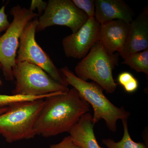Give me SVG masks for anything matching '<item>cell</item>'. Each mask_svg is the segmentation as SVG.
I'll list each match as a JSON object with an SVG mask.
<instances>
[{"instance_id": "603a6c76", "label": "cell", "mask_w": 148, "mask_h": 148, "mask_svg": "<svg viewBox=\"0 0 148 148\" xmlns=\"http://www.w3.org/2000/svg\"><path fill=\"white\" fill-rule=\"evenodd\" d=\"M8 110V106H0V116Z\"/></svg>"}, {"instance_id": "7402d4cb", "label": "cell", "mask_w": 148, "mask_h": 148, "mask_svg": "<svg viewBox=\"0 0 148 148\" xmlns=\"http://www.w3.org/2000/svg\"><path fill=\"white\" fill-rule=\"evenodd\" d=\"M134 77L132 74L129 72H123L119 75L117 79L118 82L122 86H123Z\"/></svg>"}, {"instance_id": "d6986e66", "label": "cell", "mask_w": 148, "mask_h": 148, "mask_svg": "<svg viewBox=\"0 0 148 148\" xmlns=\"http://www.w3.org/2000/svg\"><path fill=\"white\" fill-rule=\"evenodd\" d=\"M6 6L5 5L0 8V37L1 33L6 31L10 25L8 15L5 13Z\"/></svg>"}, {"instance_id": "7c38bea8", "label": "cell", "mask_w": 148, "mask_h": 148, "mask_svg": "<svg viewBox=\"0 0 148 148\" xmlns=\"http://www.w3.org/2000/svg\"><path fill=\"white\" fill-rule=\"evenodd\" d=\"M95 18L100 25L114 20L130 24L135 12L123 0H94Z\"/></svg>"}, {"instance_id": "277c9868", "label": "cell", "mask_w": 148, "mask_h": 148, "mask_svg": "<svg viewBox=\"0 0 148 148\" xmlns=\"http://www.w3.org/2000/svg\"><path fill=\"white\" fill-rule=\"evenodd\" d=\"M119 53L109 54L98 40L85 57L75 68V75L80 79L91 80L107 93H112L117 87L113 71L118 65Z\"/></svg>"}, {"instance_id": "5bb4252c", "label": "cell", "mask_w": 148, "mask_h": 148, "mask_svg": "<svg viewBox=\"0 0 148 148\" xmlns=\"http://www.w3.org/2000/svg\"><path fill=\"white\" fill-rule=\"evenodd\" d=\"M122 122L124 132L121 140L116 142L110 138L103 139V145L108 148H148L145 143H136L132 140L128 131L127 119L123 120Z\"/></svg>"}, {"instance_id": "4fadbf2b", "label": "cell", "mask_w": 148, "mask_h": 148, "mask_svg": "<svg viewBox=\"0 0 148 148\" xmlns=\"http://www.w3.org/2000/svg\"><path fill=\"white\" fill-rule=\"evenodd\" d=\"M92 117L89 112L85 114L69 131L74 143L82 148H103L96 140Z\"/></svg>"}, {"instance_id": "8992f818", "label": "cell", "mask_w": 148, "mask_h": 148, "mask_svg": "<svg viewBox=\"0 0 148 148\" xmlns=\"http://www.w3.org/2000/svg\"><path fill=\"white\" fill-rule=\"evenodd\" d=\"M10 14L13 20L0 37V67L5 79L12 81L20 37L26 26L38 14L18 5L11 8Z\"/></svg>"}, {"instance_id": "52a82bcc", "label": "cell", "mask_w": 148, "mask_h": 148, "mask_svg": "<svg viewBox=\"0 0 148 148\" xmlns=\"http://www.w3.org/2000/svg\"><path fill=\"white\" fill-rule=\"evenodd\" d=\"M37 20L36 18L26 26L19 39L16 62H27L38 66L59 83L68 86L66 78L36 40Z\"/></svg>"}, {"instance_id": "6da1fadb", "label": "cell", "mask_w": 148, "mask_h": 148, "mask_svg": "<svg viewBox=\"0 0 148 148\" xmlns=\"http://www.w3.org/2000/svg\"><path fill=\"white\" fill-rule=\"evenodd\" d=\"M45 103L36 121V135L45 138L69 132L82 116L90 110V105L75 88L58 92L45 98Z\"/></svg>"}, {"instance_id": "8fae6325", "label": "cell", "mask_w": 148, "mask_h": 148, "mask_svg": "<svg viewBox=\"0 0 148 148\" xmlns=\"http://www.w3.org/2000/svg\"><path fill=\"white\" fill-rule=\"evenodd\" d=\"M130 24L114 20L100 25L98 40L109 54L123 50L129 32Z\"/></svg>"}, {"instance_id": "ac0fdd59", "label": "cell", "mask_w": 148, "mask_h": 148, "mask_svg": "<svg viewBox=\"0 0 148 148\" xmlns=\"http://www.w3.org/2000/svg\"><path fill=\"white\" fill-rule=\"evenodd\" d=\"M49 148H82L74 143L69 135L65 137L60 143L51 145Z\"/></svg>"}, {"instance_id": "9a60e30c", "label": "cell", "mask_w": 148, "mask_h": 148, "mask_svg": "<svg viewBox=\"0 0 148 148\" xmlns=\"http://www.w3.org/2000/svg\"><path fill=\"white\" fill-rule=\"evenodd\" d=\"M122 63L129 66L138 73H143L148 75V49L132 53Z\"/></svg>"}, {"instance_id": "ffe728a7", "label": "cell", "mask_w": 148, "mask_h": 148, "mask_svg": "<svg viewBox=\"0 0 148 148\" xmlns=\"http://www.w3.org/2000/svg\"><path fill=\"white\" fill-rule=\"evenodd\" d=\"M47 5V3L42 0H33L31 2L29 10L34 12L35 10H38L40 14L42 13L43 11L45 10Z\"/></svg>"}, {"instance_id": "cb8c5ba5", "label": "cell", "mask_w": 148, "mask_h": 148, "mask_svg": "<svg viewBox=\"0 0 148 148\" xmlns=\"http://www.w3.org/2000/svg\"><path fill=\"white\" fill-rule=\"evenodd\" d=\"M1 84H2L1 81V79H0V86H1Z\"/></svg>"}, {"instance_id": "30bf717a", "label": "cell", "mask_w": 148, "mask_h": 148, "mask_svg": "<svg viewBox=\"0 0 148 148\" xmlns=\"http://www.w3.org/2000/svg\"><path fill=\"white\" fill-rule=\"evenodd\" d=\"M148 49V8H144L130 24L127 40L119 56L123 59L132 53Z\"/></svg>"}, {"instance_id": "ba28073f", "label": "cell", "mask_w": 148, "mask_h": 148, "mask_svg": "<svg viewBox=\"0 0 148 148\" xmlns=\"http://www.w3.org/2000/svg\"><path fill=\"white\" fill-rule=\"evenodd\" d=\"M87 15L72 0H49L42 15L37 20L36 32L51 26H66L73 33L77 32L88 19Z\"/></svg>"}, {"instance_id": "44dd1931", "label": "cell", "mask_w": 148, "mask_h": 148, "mask_svg": "<svg viewBox=\"0 0 148 148\" xmlns=\"http://www.w3.org/2000/svg\"><path fill=\"white\" fill-rule=\"evenodd\" d=\"M139 86L138 80L134 77L131 80L125 85L123 87L126 92L128 93H132L138 89Z\"/></svg>"}, {"instance_id": "2e32d148", "label": "cell", "mask_w": 148, "mask_h": 148, "mask_svg": "<svg viewBox=\"0 0 148 148\" xmlns=\"http://www.w3.org/2000/svg\"><path fill=\"white\" fill-rule=\"evenodd\" d=\"M48 96H32L25 95H3L0 94V106H8L17 102L34 101L38 99H45Z\"/></svg>"}, {"instance_id": "9c48e42d", "label": "cell", "mask_w": 148, "mask_h": 148, "mask_svg": "<svg viewBox=\"0 0 148 148\" xmlns=\"http://www.w3.org/2000/svg\"><path fill=\"white\" fill-rule=\"evenodd\" d=\"M100 24L95 17L88 18L77 32L63 39L62 45L66 57L82 59L98 40Z\"/></svg>"}, {"instance_id": "3957f363", "label": "cell", "mask_w": 148, "mask_h": 148, "mask_svg": "<svg viewBox=\"0 0 148 148\" xmlns=\"http://www.w3.org/2000/svg\"><path fill=\"white\" fill-rule=\"evenodd\" d=\"M45 99L17 102L0 116V135L9 143L34 138V125L45 106Z\"/></svg>"}, {"instance_id": "5b68a950", "label": "cell", "mask_w": 148, "mask_h": 148, "mask_svg": "<svg viewBox=\"0 0 148 148\" xmlns=\"http://www.w3.org/2000/svg\"><path fill=\"white\" fill-rule=\"evenodd\" d=\"M13 73L15 87L12 95L49 96L69 90L68 86L56 81L41 68L27 62H16Z\"/></svg>"}, {"instance_id": "e0dca14e", "label": "cell", "mask_w": 148, "mask_h": 148, "mask_svg": "<svg viewBox=\"0 0 148 148\" xmlns=\"http://www.w3.org/2000/svg\"><path fill=\"white\" fill-rule=\"evenodd\" d=\"M78 8L84 12L88 18L95 16L94 0H72Z\"/></svg>"}, {"instance_id": "7a4b0ae2", "label": "cell", "mask_w": 148, "mask_h": 148, "mask_svg": "<svg viewBox=\"0 0 148 148\" xmlns=\"http://www.w3.org/2000/svg\"><path fill=\"white\" fill-rule=\"evenodd\" d=\"M68 84L75 88L80 95L92 106L93 110L92 122L95 125L104 119L108 128L112 132L117 130L119 120L127 119L130 113L123 107L118 108L109 101L103 93V89L95 82L80 79L67 66L60 69Z\"/></svg>"}]
</instances>
